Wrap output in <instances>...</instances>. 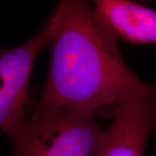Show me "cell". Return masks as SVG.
Instances as JSON below:
<instances>
[{"mask_svg": "<svg viewBox=\"0 0 156 156\" xmlns=\"http://www.w3.org/2000/svg\"><path fill=\"white\" fill-rule=\"evenodd\" d=\"M51 12L50 69L34 111L96 118L151 90L153 84L127 65L119 37L88 2L62 0Z\"/></svg>", "mask_w": 156, "mask_h": 156, "instance_id": "6da1fadb", "label": "cell"}, {"mask_svg": "<svg viewBox=\"0 0 156 156\" xmlns=\"http://www.w3.org/2000/svg\"><path fill=\"white\" fill-rule=\"evenodd\" d=\"M104 137L94 117L33 111L10 139L11 156H95Z\"/></svg>", "mask_w": 156, "mask_h": 156, "instance_id": "7a4b0ae2", "label": "cell"}, {"mask_svg": "<svg viewBox=\"0 0 156 156\" xmlns=\"http://www.w3.org/2000/svg\"><path fill=\"white\" fill-rule=\"evenodd\" d=\"M55 25L51 12L42 28L26 43L8 50L0 49V130L9 139L26 122L34 62L42 50L48 49Z\"/></svg>", "mask_w": 156, "mask_h": 156, "instance_id": "3957f363", "label": "cell"}, {"mask_svg": "<svg viewBox=\"0 0 156 156\" xmlns=\"http://www.w3.org/2000/svg\"><path fill=\"white\" fill-rule=\"evenodd\" d=\"M95 156H143L156 129V82L148 92L117 105Z\"/></svg>", "mask_w": 156, "mask_h": 156, "instance_id": "277c9868", "label": "cell"}, {"mask_svg": "<svg viewBox=\"0 0 156 156\" xmlns=\"http://www.w3.org/2000/svg\"><path fill=\"white\" fill-rule=\"evenodd\" d=\"M93 5L119 39L132 45L156 46V10L128 0H96Z\"/></svg>", "mask_w": 156, "mask_h": 156, "instance_id": "5b68a950", "label": "cell"}]
</instances>
